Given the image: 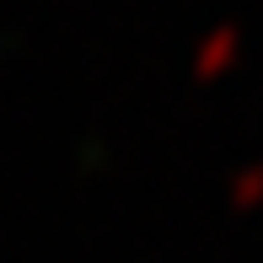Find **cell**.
Masks as SVG:
<instances>
[{
	"label": "cell",
	"instance_id": "obj_1",
	"mask_svg": "<svg viewBox=\"0 0 263 263\" xmlns=\"http://www.w3.org/2000/svg\"><path fill=\"white\" fill-rule=\"evenodd\" d=\"M231 43H236V32H231V27H220V38H215L210 49H204V59H199V70H215V65L226 59V54H231Z\"/></svg>",
	"mask_w": 263,
	"mask_h": 263
},
{
	"label": "cell",
	"instance_id": "obj_2",
	"mask_svg": "<svg viewBox=\"0 0 263 263\" xmlns=\"http://www.w3.org/2000/svg\"><path fill=\"white\" fill-rule=\"evenodd\" d=\"M231 188H236V199H242V204H253V199L263 194V166H258V172H247V177H236Z\"/></svg>",
	"mask_w": 263,
	"mask_h": 263
}]
</instances>
